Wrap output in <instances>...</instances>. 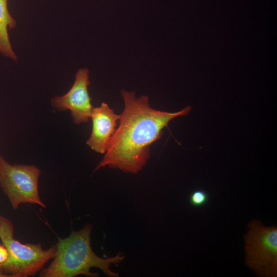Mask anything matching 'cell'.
Wrapping results in <instances>:
<instances>
[{
  "instance_id": "6",
  "label": "cell",
  "mask_w": 277,
  "mask_h": 277,
  "mask_svg": "<svg viewBox=\"0 0 277 277\" xmlns=\"http://www.w3.org/2000/svg\"><path fill=\"white\" fill-rule=\"evenodd\" d=\"M89 74L87 68L78 69L74 82L69 91L63 96L54 97L51 100V106L54 109L59 111L70 110L76 124L88 122L94 108L91 104V98L88 92V86L90 84Z\"/></svg>"
},
{
  "instance_id": "2",
  "label": "cell",
  "mask_w": 277,
  "mask_h": 277,
  "mask_svg": "<svg viewBox=\"0 0 277 277\" xmlns=\"http://www.w3.org/2000/svg\"><path fill=\"white\" fill-rule=\"evenodd\" d=\"M92 229L91 224H87L82 229L72 231L70 235L58 239L54 260L39 274L42 277H73L83 274L97 276L92 273V267L101 269L110 277L118 276V274L110 269L111 264H117L123 261L124 256L117 254L115 256L102 258L92 250L90 235Z\"/></svg>"
},
{
  "instance_id": "5",
  "label": "cell",
  "mask_w": 277,
  "mask_h": 277,
  "mask_svg": "<svg viewBox=\"0 0 277 277\" xmlns=\"http://www.w3.org/2000/svg\"><path fill=\"white\" fill-rule=\"evenodd\" d=\"M40 174V170L36 166L10 164L0 154V186L14 210L24 203L45 208L38 190Z\"/></svg>"
},
{
  "instance_id": "7",
  "label": "cell",
  "mask_w": 277,
  "mask_h": 277,
  "mask_svg": "<svg viewBox=\"0 0 277 277\" xmlns=\"http://www.w3.org/2000/svg\"><path fill=\"white\" fill-rule=\"evenodd\" d=\"M90 118L92 131L86 144L93 151L104 154L115 131L120 115L115 113L107 104L102 103L94 108Z\"/></svg>"
},
{
  "instance_id": "8",
  "label": "cell",
  "mask_w": 277,
  "mask_h": 277,
  "mask_svg": "<svg viewBox=\"0 0 277 277\" xmlns=\"http://www.w3.org/2000/svg\"><path fill=\"white\" fill-rule=\"evenodd\" d=\"M7 1L0 0V52L16 61L17 57L12 48L8 32V28L15 27L16 22L9 12Z\"/></svg>"
},
{
  "instance_id": "3",
  "label": "cell",
  "mask_w": 277,
  "mask_h": 277,
  "mask_svg": "<svg viewBox=\"0 0 277 277\" xmlns=\"http://www.w3.org/2000/svg\"><path fill=\"white\" fill-rule=\"evenodd\" d=\"M13 225L0 216V238L7 250V259L0 264V277H27L39 271L55 255L56 246L44 250L41 244H23L14 239Z\"/></svg>"
},
{
  "instance_id": "9",
  "label": "cell",
  "mask_w": 277,
  "mask_h": 277,
  "mask_svg": "<svg viewBox=\"0 0 277 277\" xmlns=\"http://www.w3.org/2000/svg\"><path fill=\"white\" fill-rule=\"evenodd\" d=\"M209 196L208 193L202 190H196L192 192L189 196L191 205L195 207L204 206L208 202Z\"/></svg>"
},
{
  "instance_id": "4",
  "label": "cell",
  "mask_w": 277,
  "mask_h": 277,
  "mask_svg": "<svg viewBox=\"0 0 277 277\" xmlns=\"http://www.w3.org/2000/svg\"><path fill=\"white\" fill-rule=\"evenodd\" d=\"M244 239L247 266L259 276L276 277V226H265L253 219L249 223Z\"/></svg>"
},
{
  "instance_id": "1",
  "label": "cell",
  "mask_w": 277,
  "mask_h": 277,
  "mask_svg": "<svg viewBox=\"0 0 277 277\" xmlns=\"http://www.w3.org/2000/svg\"><path fill=\"white\" fill-rule=\"evenodd\" d=\"M124 108L108 148L95 170L107 166L125 172L136 173L147 164L150 146L161 138L164 128L175 117L188 114L187 106L169 112L150 107L149 97L136 96L135 92L121 91Z\"/></svg>"
},
{
  "instance_id": "10",
  "label": "cell",
  "mask_w": 277,
  "mask_h": 277,
  "mask_svg": "<svg viewBox=\"0 0 277 277\" xmlns=\"http://www.w3.org/2000/svg\"><path fill=\"white\" fill-rule=\"evenodd\" d=\"M8 253L4 245H0V264L4 263L8 258Z\"/></svg>"
}]
</instances>
